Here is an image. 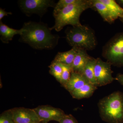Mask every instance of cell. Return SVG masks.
<instances>
[{"instance_id": "1", "label": "cell", "mask_w": 123, "mask_h": 123, "mask_svg": "<svg viewBox=\"0 0 123 123\" xmlns=\"http://www.w3.org/2000/svg\"><path fill=\"white\" fill-rule=\"evenodd\" d=\"M23 31L20 35V42L29 44L37 50H51L58 44L60 36L53 34L47 24L30 21L25 23Z\"/></svg>"}, {"instance_id": "2", "label": "cell", "mask_w": 123, "mask_h": 123, "mask_svg": "<svg viewBox=\"0 0 123 123\" xmlns=\"http://www.w3.org/2000/svg\"><path fill=\"white\" fill-rule=\"evenodd\" d=\"M90 8H91V0H79L78 2L69 5L53 16L55 24L51 30H55L58 32L68 25L72 26L80 25L81 15Z\"/></svg>"}, {"instance_id": "3", "label": "cell", "mask_w": 123, "mask_h": 123, "mask_svg": "<svg viewBox=\"0 0 123 123\" xmlns=\"http://www.w3.org/2000/svg\"><path fill=\"white\" fill-rule=\"evenodd\" d=\"M102 119L108 123H123V93L118 91L104 97L98 103Z\"/></svg>"}, {"instance_id": "4", "label": "cell", "mask_w": 123, "mask_h": 123, "mask_svg": "<svg viewBox=\"0 0 123 123\" xmlns=\"http://www.w3.org/2000/svg\"><path fill=\"white\" fill-rule=\"evenodd\" d=\"M67 42L72 47L92 50L96 47L97 41L94 31L90 27L81 24L66 30Z\"/></svg>"}, {"instance_id": "5", "label": "cell", "mask_w": 123, "mask_h": 123, "mask_svg": "<svg viewBox=\"0 0 123 123\" xmlns=\"http://www.w3.org/2000/svg\"><path fill=\"white\" fill-rule=\"evenodd\" d=\"M102 55L111 65L123 67V32L110 39L103 48Z\"/></svg>"}, {"instance_id": "6", "label": "cell", "mask_w": 123, "mask_h": 123, "mask_svg": "<svg viewBox=\"0 0 123 123\" xmlns=\"http://www.w3.org/2000/svg\"><path fill=\"white\" fill-rule=\"evenodd\" d=\"M21 10L28 16L36 14L42 16L49 7L55 8L56 4L52 0H21L18 1Z\"/></svg>"}, {"instance_id": "7", "label": "cell", "mask_w": 123, "mask_h": 123, "mask_svg": "<svg viewBox=\"0 0 123 123\" xmlns=\"http://www.w3.org/2000/svg\"><path fill=\"white\" fill-rule=\"evenodd\" d=\"M111 64L101 59H96L94 68V75L98 86L106 85L115 80L112 76Z\"/></svg>"}, {"instance_id": "8", "label": "cell", "mask_w": 123, "mask_h": 123, "mask_svg": "<svg viewBox=\"0 0 123 123\" xmlns=\"http://www.w3.org/2000/svg\"><path fill=\"white\" fill-rule=\"evenodd\" d=\"M33 109L42 123H48L51 121L59 122L66 115L63 110L51 106H39Z\"/></svg>"}, {"instance_id": "9", "label": "cell", "mask_w": 123, "mask_h": 123, "mask_svg": "<svg viewBox=\"0 0 123 123\" xmlns=\"http://www.w3.org/2000/svg\"><path fill=\"white\" fill-rule=\"evenodd\" d=\"M14 123H39L40 120L34 109L17 107L11 109Z\"/></svg>"}, {"instance_id": "10", "label": "cell", "mask_w": 123, "mask_h": 123, "mask_svg": "<svg viewBox=\"0 0 123 123\" xmlns=\"http://www.w3.org/2000/svg\"><path fill=\"white\" fill-rule=\"evenodd\" d=\"M92 57L88 55L86 51L78 49L71 66L72 72L82 74L86 65Z\"/></svg>"}, {"instance_id": "11", "label": "cell", "mask_w": 123, "mask_h": 123, "mask_svg": "<svg viewBox=\"0 0 123 123\" xmlns=\"http://www.w3.org/2000/svg\"><path fill=\"white\" fill-rule=\"evenodd\" d=\"M88 83L90 82L83 74L72 72L70 79L64 87L70 93Z\"/></svg>"}, {"instance_id": "12", "label": "cell", "mask_w": 123, "mask_h": 123, "mask_svg": "<svg viewBox=\"0 0 123 123\" xmlns=\"http://www.w3.org/2000/svg\"><path fill=\"white\" fill-rule=\"evenodd\" d=\"M91 8L96 10L104 21L111 24L116 20L105 5L99 0H91Z\"/></svg>"}, {"instance_id": "13", "label": "cell", "mask_w": 123, "mask_h": 123, "mask_svg": "<svg viewBox=\"0 0 123 123\" xmlns=\"http://www.w3.org/2000/svg\"><path fill=\"white\" fill-rule=\"evenodd\" d=\"M23 31L22 28L20 30H16L9 27L7 25L0 22V39L4 43H8L12 40L14 36L17 35H21Z\"/></svg>"}, {"instance_id": "14", "label": "cell", "mask_w": 123, "mask_h": 123, "mask_svg": "<svg viewBox=\"0 0 123 123\" xmlns=\"http://www.w3.org/2000/svg\"><path fill=\"white\" fill-rule=\"evenodd\" d=\"M78 49L72 47L70 50L57 53L53 61L62 64L71 66Z\"/></svg>"}, {"instance_id": "15", "label": "cell", "mask_w": 123, "mask_h": 123, "mask_svg": "<svg viewBox=\"0 0 123 123\" xmlns=\"http://www.w3.org/2000/svg\"><path fill=\"white\" fill-rule=\"evenodd\" d=\"M97 89V87L93 85L88 83L81 88L70 93L73 98L78 99L87 98L91 97Z\"/></svg>"}, {"instance_id": "16", "label": "cell", "mask_w": 123, "mask_h": 123, "mask_svg": "<svg viewBox=\"0 0 123 123\" xmlns=\"http://www.w3.org/2000/svg\"><path fill=\"white\" fill-rule=\"evenodd\" d=\"M96 59L92 57L85 67L82 74L91 84L98 87L94 75V68Z\"/></svg>"}, {"instance_id": "17", "label": "cell", "mask_w": 123, "mask_h": 123, "mask_svg": "<svg viewBox=\"0 0 123 123\" xmlns=\"http://www.w3.org/2000/svg\"><path fill=\"white\" fill-rule=\"evenodd\" d=\"M105 5L110 12L116 19L123 18V8L114 0H99Z\"/></svg>"}, {"instance_id": "18", "label": "cell", "mask_w": 123, "mask_h": 123, "mask_svg": "<svg viewBox=\"0 0 123 123\" xmlns=\"http://www.w3.org/2000/svg\"><path fill=\"white\" fill-rule=\"evenodd\" d=\"M49 67L50 68V74L52 75L60 83L63 71L62 64L53 61Z\"/></svg>"}, {"instance_id": "19", "label": "cell", "mask_w": 123, "mask_h": 123, "mask_svg": "<svg viewBox=\"0 0 123 123\" xmlns=\"http://www.w3.org/2000/svg\"><path fill=\"white\" fill-rule=\"evenodd\" d=\"M62 65L63 71L60 84L64 87L70 79L72 70L70 66L63 64H62Z\"/></svg>"}, {"instance_id": "20", "label": "cell", "mask_w": 123, "mask_h": 123, "mask_svg": "<svg viewBox=\"0 0 123 123\" xmlns=\"http://www.w3.org/2000/svg\"><path fill=\"white\" fill-rule=\"evenodd\" d=\"M79 0H60L56 4L53 11V15L56 14L61 10L69 5L76 3Z\"/></svg>"}, {"instance_id": "21", "label": "cell", "mask_w": 123, "mask_h": 123, "mask_svg": "<svg viewBox=\"0 0 123 123\" xmlns=\"http://www.w3.org/2000/svg\"><path fill=\"white\" fill-rule=\"evenodd\" d=\"M0 123H14L11 109L5 111L0 115Z\"/></svg>"}, {"instance_id": "22", "label": "cell", "mask_w": 123, "mask_h": 123, "mask_svg": "<svg viewBox=\"0 0 123 123\" xmlns=\"http://www.w3.org/2000/svg\"><path fill=\"white\" fill-rule=\"evenodd\" d=\"M60 123H78L76 120L71 114H66L60 120Z\"/></svg>"}, {"instance_id": "23", "label": "cell", "mask_w": 123, "mask_h": 123, "mask_svg": "<svg viewBox=\"0 0 123 123\" xmlns=\"http://www.w3.org/2000/svg\"><path fill=\"white\" fill-rule=\"evenodd\" d=\"M12 14L11 12H6L4 9H3L1 8H0V21H1L2 18L4 17L5 16H7L8 14Z\"/></svg>"}, {"instance_id": "24", "label": "cell", "mask_w": 123, "mask_h": 123, "mask_svg": "<svg viewBox=\"0 0 123 123\" xmlns=\"http://www.w3.org/2000/svg\"><path fill=\"white\" fill-rule=\"evenodd\" d=\"M115 80L118 82L119 83L123 86V74H118L115 78Z\"/></svg>"}, {"instance_id": "25", "label": "cell", "mask_w": 123, "mask_h": 123, "mask_svg": "<svg viewBox=\"0 0 123 123\" xmlns=\"http://www.w3.org/2000/svg\"><path fill=\"white\" fill-rule=\"evenodd\" d=\"M116 2L123 8V0H117Z\"/></svg>"}, {"instance_id": "26", "label": "cell", "mask_w": 123, "mask_h": 123, "mask_svg": "<svg viewBox=\"0 0 123 123\" xmlns=\"http://www.w3.org/2000/svg\"><path fill=\"white\" fill-rule=\"evenodd\" d=\"M121 20H122V21H123V18H122V19H121Z\"/></svg>"}, {"instance_id": "27", "label": "cell", "mask_w": 123, "mask_h": 123, "mask_svg": "<svg viewBox=\"0 0 123 123\" xmlns=\"http://www.w3.org/2000/svg\"></svg>"}, {"instance_id": "28", "label": "cell", "mask_w": 123, "mask_h": 123, "mask_svg": "<svg viewBox=\"0 0 123 123\" xmlns=\"http://www.w3.org/2000/svg\"></svg>"}]
</instances>
